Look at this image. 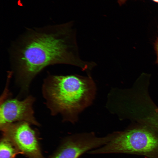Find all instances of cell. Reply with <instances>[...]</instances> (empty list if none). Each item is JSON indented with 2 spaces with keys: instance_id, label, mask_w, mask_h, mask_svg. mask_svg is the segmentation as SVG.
Returning a JSON list of instances; mask_svg holds the SVG:
<instances>
[{
  "instance_id": "1",
  "label": "cell",
  "mask_w": 158,
  "mask_h": 158,
  "mask_svg": "<svg viewBox=\"0 0 158 158\" xmlns=\"http://www.w3.org/2000/svg\"><path fill=\"white\" fill-rule=\"evenodd\" d=\"M9 53L11 71L21 94L28 93L33 79L49 66L69 64L87 73L94 66L93 62L79 57L72 22L28 28L13 44Z\"/></svg>"
},
{
  "instance_id": "2",
  "label": "cell",
  "mask_w": 158,
  "mask_h": 158,
  "mask_svg": "<svg viewBox=\"0 0 158 158\" xmlns=\"http://www.w3.org/2000/svg\"><path fill=\"white\" fill-rule=\"evenodd\" d=\"M83 76L49 74L44 80L42 92L53 116L60 114L63 121L74 123L79 114L90 105L96 91L90 74Z\"/></svg>"
},
{
  "instance_id": "3",
  "label": "cell",
  "mask_w": 158,
  "mask_h": 158,
  "mask_svg": "<svg viewBox=\"0 0 158 158\" xmlns=\"http://www.w3.org/2000/svg\"><path fill=\"white\" fill-rule=\"evenodd\" d=\"M113 133L112 138L108 142L88 153L150 155L158 152V137L146 128H136Z\"/></svg>"
},
{
  "instance_id": "4",
  "label": "cell",
  "mask_w": 158,
  "mask_h": 158,
  "mask_svg": "<svg viewBox=\"0 0 158 158\" xmlns=\"http://www.w3.org/2000/svg\"><path fill=\"white\" fill-rule=\"evenodd\" d=\"M30 124L18 122L0 126L3 137L9 140L22 154L29 158H43L35 131Z\"/></svg>"
},
{
  "instance_id": "5",
  "label": "cell",
  "mask_w": 158,
  "mask_h": 158,
  "mask_svg": "<svg viewBox=\"0 0 158 158\" xmlns=\"http://www.w3.org/2000/svg\"><path fill=\"white\" fill-rule=\"evenodd\" d=\"M5 90L1 97L0 126L6 124L25 122L37 126L40 124L34 116L33 105L35 98L28 95L24 99L10 97Z\"/></svg>"
},
{
  "instance_id": "6",
  "label": "cell",
  "mask_w": 158,
  "mask_h": 158,
  "mask_svg": "<svg viewBox=\"0 0 158 158\" xmlns=\"http://www.w3.org/2000/svg\"><path fill=\"white\" fill-rule=\"evenodd\" d=\"M113 133L98 137L93 133L73 135L66 138L49 158H78L85 152L99 148L109 141Z\"/></svg>"
},
{
  "instance_id": "7",
  "label": "cell",
  "mask_w": 158,
  "mask_h": 158,
  "mask_svg": "<svg viewBox=\"0 0 158 158\" xmlns=\"http://www.w3.org/2000/svg\"><path fill=\"white\" fill-rule=\"evenodd\" d=\"M21 153L8 139L3 137L0 144V158H14Z\"/></svg>"
},
{
  "instance_id": "8",
  "label": "cell",
  "mask_w": 158,
  "mask_h": 158,
  "mask_svg": "<svg viewBox=\"0 0 158 158\" xmlns=\"http://www.w3.org/2000/svg\"><path fill=\"white\" fill-rule=\"evenodd\" d=\"M154 49L156 52L157 56L156 62L158 64V37L154 44Z\"/></svg>"
},
{
  "instance_id": "9",
  "label": "cell",
  "mask_w": 158,
  "mask_h": 158,
  "mask_svg": "<svg viewBox=\"0 0 158 158\" xmlns=\"http://www.w3.org/2000/svg\"><path fill=\"white\" fill-rule=\"evenodd\" d=\"M127 0H118V2L120 5L124 4Z\"/></svg>"
},
{
  "instance_id": "10",
  "label": "cell",
  "mask_w": 158,
  "mask_h": 158,
  "mask_svg": "<svg viewBox=\"0 0 158 158\" xmlns=\"http://www.w3.org/2000/svg\"><path fill=\"white\" fill-rule=\"evenodd\" d=\"M152 0L155 2L158 3V0Z\"/></svg>"
},
{
  "instance_id": "11",
  "label": "cell",
  "mask_w": 158,
  "mask_h": 158,
  "mask_svg": "<svg viewBox=\"0 0 158 158\" xmlns=\"http://www.w3.org/2000/svg\"><path fill=\"white\" fill-rule=\"evenodd\" d=\"M157 110H158V109Z\"/></svg>"
}]
</instances>
